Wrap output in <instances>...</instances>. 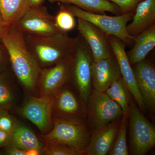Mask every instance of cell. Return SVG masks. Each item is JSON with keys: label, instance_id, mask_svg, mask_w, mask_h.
<instances>
[{"label": "cell", "instance_id": "1", "mask_svg": "<svg viewBox=\"0 0 155 155\" xmlns=\"http://www.w3.org/2000/svg\"><path fill=\"white\" fill-rule=\"evenodd\" d=\"M1 42L7 50L16 77L24 87L33 90L37 86L41 68L28 49L24 34L15 25H11Z\"/></svg>", "mask_w": 155, "mask_h": 155}, {"label": "cell", "instance_id": "2", "mask_svg": "<svg viewBox=\"0 0 155 155\" xmlns=\"http://www.w3.org/2000/svg\"><path fill=\"white\" fill-rule=\"evenodd\" d=\"M24 35L27 46L41 68L52 67L73 54L78 36L73 38L67 33L49 36Z\"/></svg>", "mask_w": 155, "mask_h": 155}, {"label": "cell", "instance_id": "3", "mask_svg": "<svg viewBox=\"0 0 155 155\" xmlns=\"http://www.w3.org/2000/svg\"><path fill=\"white\" fill-rule=\"evenodd\" d=\"M53 127L48 133L42 134L44 143L68 146L83 153L89 143L91 131L86 121L53 118Z\"/></svg>", "mask_w": 155, "mask_h": 155}, {"label": "cell", "instance_id": "4", "mask_svg": "<svg viewBox=\"0 0 155 155\" xmlns=\"http://www.w3.org/2000/svg\"><path fill=\"white\" fill-rule=\"evenodd\" d=\"M67 5L64 7L74 17L91 22L107 35L116 37L125 45L130 44L133 41V37L130 36L127 32V25L132 19L134 12L110 16L87 12L73 5Z\"/></svg>", "mask_w": 155, "mask_h": 155}, {"label": "cell", "instance_id": "5", "mask_svg": "<svg viewBox=\"0 0 155 155\" xmlns=\"http://www.w3.org/2000/svg\"><path fill=\"white\" fill-rule=\"evenodd\" d=\"M87 125L90 131L122 118V108L105 92L93 88L86 103Z\"/></svg>", "mask_w": 155, "mask_h": 155}, {"label": "cell", "instance_id": "6", "mask_svg": "<svg viewBox=\"0 0 155 155\" xmlns=\"http://www.w3.org/2000/svg\"><path fill=\"white\" fill-rule=\"evenodd\" d=\"M128 122L130 153L146 154L155 146L154 126L132 102L130 104Z\"/></svg>", "mask_w": 155, "mask_h": 155}, {"label": "cell", "instance_id": "7", "mask_svg": "<svg viewBox=\"0 0 155 155\" xmlns=\"http://www.w3.org/2000/svg\"><path fill=\"white\" fill-rule=\"evenodd\" d=\"M72 81L78 94L87 103L92 90V66L94 60L88 45L81 36L72 54Z\"/></svg>", "mask_w": 155, "mask_h": 155}, {"label": "cell", "instance_id": "8", "mask_svg": "<svg viewBox=\"0 0 155 155\" xmlns=\"http://www.w3.org/2000/svg\"><path fill=\"white\" fill-rule=\"evenodd\" d=\"M72 54L52 67L42 68L37 83L40 96L55 97L72 81Z\"/></svg>", "mask_w": 155, "mask_h": 155}, {"label": "cell", "instance_id": "9", "mask_svg": "<svg viewBox=\"0 0 155 155\" xmlns=\"http://www.w3.org/2000/svg\"><path fill=\"white\" fill-rule=\"evenodd\" d=\"M14 25L24 34L34 36H49L64 33L57 28L54 16L42 5L30 8Z\"/></svg>", "mask_w": 155, "mask_h": 155}, {"label": "cell", "instance_id": "10", "mask_svg": "<svg viewBox=\"0 0 155 155\" xmlns=\"http://www.w3.org/2000/svg\"><path fill=\"white\" fill-rule=\"evenodd\" d=\"M86 103L69 85L64 87L55 97L53 118L86 121Z\"/></svg>", "mask_w": 155, "mask_h": 155}, {"label": "cell", "instance_id": "11", "mask_svg": "<svg viewBox=\"0 0 155 155\" xmlns=\"http://www.w3.org/2000/svg\"><path fill=\"white\" fill-rule=\"evenodd\" d=\"M55 97H32L21 109V113L36 125L42 134L49 132L53 127L52 111Z\"/></svg>", "mask_w": 155, "mask_h": 155}, {"label": "cell", "instance_id": "12", "mask_svg": "<svg viewBox=\"0 0 155 155\" xmlns=\"http://www.w3.org/2000/svg\"><path fill=\"white\" fill-rule=\"evenodd\" d=\"M78 19V30L90 48L94 61L114 57L109 35L87 20Z\"/></svg>", "mask_w": 155, "mask_h": 155}, {"label": "cell", "instance_id": "13", "mask_svg": "<svg viewBox=\"0 0 155 155\" xmlns=\"http://www.w3.org/2000/svg\"><path fill=\"white\" fill-rule=\"evenodd\" d=\"M109 39L114 56L119 64L122 78L139 108L140 110L144 111L145 106L139 90L135 73L125 52L126 45L120 39L113 35H109Z\"/></svg>", "mask_w": 155, "mask_h": 155}, {"label": "cell", "instance_id": "14", "mask_svg": "<svg viewBox=\"0 0 155 155\" xmlns=\"http://www.w3.org/2000/svg\"><path fill=\"white\" fill-rule=\"evenodd\" d=\"M133 65L139 90L146 109L153 118L155 112L154 66L151 61L146 58Z\"/></svg>", "mask_w": 155, "mask_h": 155}, {"label": "cell", "instance_id": "15", "mask_svg": "<svg viewBox=\"0 0 155 155\" xmlns=\"http://www.w3.org/2000/svg\"><path fill=\"white\" fill-rule=\"evenodd\" d=\"M121 119L91 131L89 143L84 155H106L112 148L119 130Z\"/></svg>", "mask_w": 155, "mask_h": 155}, {"label": "cell", "instance_id": "16", "mask_svg": "<svg viewBox=\"0 0 155 155\" xmlns=\"http://www.w3.org/2000/svg\"><path fill=\"white\" fill-rule=\"evenodd\" d=\"M121 76L119 64L115 56L93 62L92 84L96 90L105 91Z\"/></svg>", "mask_w": 155, "mask_h": 155}, {"label": "cell", "instance_id": "17", "mask_svg": "<svg viewBox=\"0 0 155 155\" xmlns=\"http://www.w3.org/2000/svg\"><path fill=\"white\" fill-rule=\"evenodd\" d=\"M127 25L130 36L134 37L155 24V0H143L137 4L132 18Z\"/></svg>", "mask_w": 155, "mask_h": 155}, {"label": "cell", "instance_id": "18", "mask_svg": "<svg viewBox=\"0 0 155 155\" xmlns=\"http://www.w3.org/2000/svg\"><path fill=\"white\" fill-rule=\"evenodd\" d=\"M134 45L127 54L131 65L143 61L155 46V24L136 36L133 37Z\"/></svg>", "mask_w": 155, "mask_h": 155}, {"label": "cell", "instance_id": "19", "mask_svg": "<svg viewBox=\"0 0 155 155\" xmlns=\"http://www.w3.org/2000/svg\"><path fill=\"white\" fill-rule=\"evenodd\" d=\"M51 3L60 2L66 5H73L84 11L104 14L109 12L116 15L122 14L118 6L108 0H49Z\"/></svg>", "mask_w": 155, "mask_h": 155}, {"label": "cell", "instance_id": "20", "mask_svg": "<svg viewBox=\"0 0 155 155\" xmlns=\"http://www.w3.org/2000/svg\"><path fill=\"white\" fill-rule=\"evenodd\" d=\"M30 8V0H0V14L7 26L15 25Z\"/></svg>", "mask_w": 155, "mask_h": 155}, {"label": "cell", "instance_id": "21", "mask_svg": "<svg viewBox=\"0 0 155 155\" xmlns=\"http://www.w3.org/2000/svg\"><path fill=\"white\" fill-rule=\"evenodd\" d=\"M10 141L17 147L25 151L31 149L41 150L43 147L36 135L25 126L15 127L11 133Z\"/></svg>", "mask_w": 155, "mask_h": 155}, {"label": "cell", "instance_id": "22", "mask_svg": "<svg viewBox=\"0 0 155 155\" xmlns=\"http://www.w3.org/2000/svg\"><path fill=\"white\" fill-rule=\"evenodd\" d=\"M105 92L120 106L123 114L129 116L131 94L122 76L112 84Z\"/></svg>", "mask_w": 155, "mask_h": 155}, {"label": "cell", "instance_id": "23", "mask_svg": "<svg viewBox=\"0 0 155 155\" xmlns=\"http://www.w3.org/2000/svg\"><path fill=\"white\" fill-rule=\"evenodd\" d=\"M128 115L123 114L116 140L108 154L110 155H128L129 150L127 143V128Z\"/></svg>", "mask_w": 155, "mask_h": 155}, {"label": "cell", "instance_id": "24", "mask_svg": "<svg viewBox=\"0 0 155 155\" xmlns=\"http://www.w3.org/2000/svg\"><path fill=\"white\" fill-rule=\"evenodd\" d=\"M54 19L57 28L63 33H68L76 26L75 17L64 5L61 6Z\"/></svg>", "mask_w": 155, "mask_h": 155}, {"label": "cell", "instance_id": "25", "mask_svg": "<svg viewBox=\"0 0 155 155\" xmlns=\"http://www.w3.org/2000/svg\"><path fill=\"white\" fill-rule=\"evenodd\" d=\"M14 94L8 81L0 75V110H8L14 102Z\"/></svg>", "mask_w": 155, "mask_h": 155}, {"label": "cell", "instance_id": "26", "mask_svg": "<svg viewBox=\"0 0 155 155\" xmlns=\"http://www.w3.org/2000/svg\"><path fill=\"white\" fill-rule=\"evenodd\" d=\"M42 151L48 155H82L79 151L68 146L45 143Z\"/></svg>", "mask_w": 155, "mask_h": 155}, {"label": "cell", "instance_id": "27", "mask_svg": "<svg viewBox=\"0 0 155 155\" xmlns=\"http://www.w3.org/2000/svg\"><path fill=\"white\" fill-rule=\"evenodd\" d=\"M16 126L14 119L8 110H0V130L11 134Z\"/></svg>", "mask_w": 155, "mask_h": 155}, {"label": "cell", "instance_id": "28", "mask_svg": "<svg viewBox=\"0 0 155 155\" xmlns=\"http://www.w3.org/2000/svg\"><path fill=\"white\" fill-rule=\"evenodd\" d=\"M119 7L122 14L134 13L137 4L143 0H108Z\"/></svg>", "mask_w": 155, "mask_h": 155}, {"label": "cell", "instance_id": "29", "mask_svg": "<svg viewBox=\"0 0 155 155\" xmlns=\"http://www.w3.org/2000/svg\"><path fill=\"white\" fill-rule=\"evenodd\" d=\"M8 58V55L5 48L3 44L0 45V75L5 68Z\"/></svg>", "mask_w": 155, "mask_h": 155}, {"label": "cell", "instance_id": "30", "mask_svg": "<svg viewBox=\"0 0 155 155\" xmlns=\"http://www.w3.org/2000/svg\"><path fill=\"white\" fill-rule=\"evenodd\" d=\"M11 134L0 130V148L7 145L11 140Z\"/></svg>", "mask_w": 155, "mask_h": 155}, {"label": "cell", "instance_id": "31", "mask_svg": "<svg viewBox=\"0 0 155 155\" xmlns=\"http://www.w3.org/2000/svg\"><path fill=\"white\" fill-rule=\"evenodd\" d=\"M7 153L10 155H26V151L20 149L13 144L8 149Z\"/></svg>", "mask_w": 155, "mask_h": 155}, {"label": "cell", "instance_id": "32", "mask_svg": "<svg viewBox=\"0 0 155 155\" xmlns=\"http://www.w3.org/2000/svg\"><path fill=\"white\" fill-rule=\"evenodd\" d=\"M8 27L4 24L2 18L0 14V41H2V38L7 31Z\"/></svg>", "mask_w": 155, "mask_h": 155}, {"label": "cell", "instance_id": "33", "mask_svg": "<svg viewBox=\"0 0 155 155\" xmlns=\"http://www.w3.org/2000/svg\"><path fill=\"white\" fill-rule=\"evenodd\" d=\"M45 0H30V8L41 5Z\"/></svg>", "mask_w": 155, "mask_h": 155}, {"label": "cell", "instance_id": "34", "mask_svg": "<svg viewBox=\"0 0 155 155\" xmlns=\"http://www.w3.org/2000/svg\"><path fill=\"white\" fill-rule=\"evenodd\" d=\"M41 150L37 149H31L26 151V155H38L40 154Z\"/></svg>", "mask_w": 155, "mask_h": 155}]
</instances>
